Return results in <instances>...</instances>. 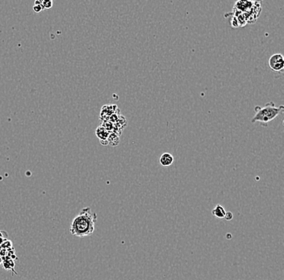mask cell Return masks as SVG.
Listing matches in <instances>:
<instances>
[{
	"mask_svg": "<svg viewBox=\"0 0 284 280\" xmlns=\"http://www.w3.org/2000/svg\"><path fill=\"white\" fill-rule=\"evenodd\" d=\"M97 221V214L92 212L90 207L82 208L73 219L70 226V233L78 237H88L93 234L95 224Z\"/></svg>",
	"mask_w": 284,
	"mask_h": 280,
	"instance_id": "obj_1",
	"label": "cell"
},
{
	"mask_svg": "<svg viewBox=\"0 0 284 280\" xmlns=\"http://www.w3.org/2000/svg\"><path fill=\"white\" fill-rule=\"evenodd\" d=\"M254 110L255 115L252 118L251 122L253 124L258 123L263 126H267L269 123L283 112L284 107L282 105L276 107L274 102H269L264 107H255Z\"/></svg>",
	"mask_w": 284,
	"mask_h": 280,
	"instance_id": "obj_2",
	"label": "cell"
},
{
	"mask_svg": "<svg viewBox=\"0 0 284 280\" xmlns=\"http://www.w3.org/2000/svg\"><path fill=\"white\" fill-rule=\"evenodd\" d=\"M270 68L277 73H282L284 69V57L281 53H275L269 59Z\"/></svg>",
	"mask_w": 284,
	"mask_h": 280,
	"instance_id": "obj_3",
	"label": "cell"
},
{
	"mask_svg": "<svg viewBox=\"0 0 284 280\" xmlns=\"http://www.w3.org/2000/svg\"><path fill=\"white\" fill-rule=\"evenodd\" d=\"M253 4H254V2L253 1H237L235 3L233 8L244 14L249 12L253 7Z\"/></svg>",
	"mask_w": 284,
	"mask_h": 280,
	"instance_id": "obj_4",
	"label": "cell"
},
{
	"mask_svg": "<svg viewBox=\"0 0 284 280\" xmlns=\"http://www.w3.org/2000/svg\"><path fill=\"white\" fill-rule=\"evenodd\" d=\"M95 134L96 136H97L98 138L99 139V140H100V143H101L103 145H108L107 138H108V136H109L110 132L107 130H106L103 126L98 127L97 129H96L95 131Z\"/></svg>",
	"mask_w": 284,
	"mask_h": 280,
	"instance_id": "obj_5",
	"label": "cell"
},
{
	"mask_svg": "<svg viewBox=\"0 0 284 280\" xmlns=\"http://www.w3.org/2000/svg\"><path fill=\"white\" fill-rule=\"evenodd\" d=\"M159 162L162 166L168 167V166H170L174 163V158L173 155L171 154H169V153H164L160 157Z\"/></svg>",
	"mask_w": 284,
	"mask_h": 280,
	"instance_id": "obj_6",
	"label": "cell"
},
{
	"mask_svg": "<svg viewBox=\"0 0 284 280\" xmlns=\"http://www.w3.org/2000/svg\"><path fill=\"white\" fill-rule=\"evenodd\" d=\"M212 215H214L216 217L219 218V219H224V216H225L226 211L224 207L220 204H217L215 207L214 209L212 210Z\"/></svg>",
	"mask_w": 284,
	"mask_h": 280,
	"instance_id": "obj_7",
	"label": "cell"
},
{
	"mask_svg": "<svg viewBox=\"0 0 284 280\" xmlns=\"http://www.w3.org/2000/svg\"><path fill=\"white\" fill-rule=\"evenodd\" d=\"M119 135L115 133V132H110L108 138H107V142L108 145H111V146L115 147V146L118 145L120 142V137Z\"/></svg>",
	"mask_w": 284,
	"mask_h": 280,
	"instance_id": "obj_8",
	"label": "cell"
},
{
	"mask_svg": "<svg viewBox=\"0 0 284 280\" xmlns=\"http://www.w3.org/2000/svg\"><path fill=\"white\" fill-rule=\"evenodd\" d=\"M230 23H231L232 27H233V28H237V27H240L239 23H238V21H237V17H235V16H233V15H232V18H231V20H230Z\"/></svg>",
	"mask_w": 284,
	"mask_h": 280,
	"instance_id": "obj_9",
	"label": "cell"
},
{
	"mask_svg": "<svg viewBox=\"0 0 284 280\" xmlns=\"http://www.w3.org/2000/svg\"><path fill=\"white\" fill-rule=\"evenodd\" d=\"M53 2L52 0H44L42 1V6L45 9H50L53 7Z\"/></svg>",
	"mask_w": 284,
	"mask_h": 280,
	"instance_id": "obj_10",
	"label": "cell"
},
{
	"mask_svg": "<svg viewBox=\"0 0 284 280\" xmlns=\"http://www.w3.org/2000/svg\"><path fill=\"white\" fill-rule=\"evenodd\" d=\"M43 10H45V8L42 6V4H41V5H34V6H33V11H34L36 13H40V12H41Z\"/></svg>",
	"mask_w": 284,
	"mask_h": 280,
	"instance_id": "obj_11",
	"label": "cell"
},
{
	"mask_svg": "<svg viewBox=\"0 0 284 280\" xmlns=\"http://www.w3.org/2000/svg\"><path fill=\"white\" fill-rule=\"evenodd\" d=\"M233 218V214L231 212H226L225 216H224V219L226 220H231Z\"/></svg>",
	"mask_w": 284,
	"mask_h": 280,
	"instance_id": "obj_12",
	"label": "cell"
},
{
	"mask_svg": "<svg viewBox=\"0 0 284 280\" xmlns=\"http://www.w3.org/2000/svg\"><path fill=\"white\" fill-rule=\"evenodd\" d=\"M42 1L43 0H37V1H35V5H41L42 4Z\"/></svg>",
	"mask_w": 284,
	"mask_h": 280,
	"instance_id": "obj_13",
	"label": "cell"
},
{
	"mask_svg": "<svg viewBox=\"0 0 284 280\" xmlns=\"http://www.w3.org/2000/svg\"><path fill=\"white\" fill-rule=\"evenodd\" d=\"M0 263H1V258H0Z\"/></svg>",
	"mask_w": 284,
	"mask_h": 280,
	"instance_id": "obj_14",
	"label": "cell"
}]
</instances>
